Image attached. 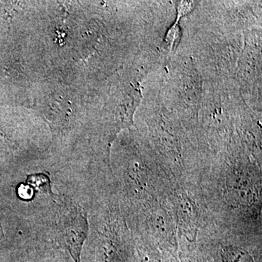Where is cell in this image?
I'll use <instances>...</instances> for the list:
<instances>
[{
  "mask_svg": "<svg viewBox=\"0 0 262 262\" xmlns=\"http://www.w3.org/2000/svg\"><path fill=\"white\" fill-rule=\"evenodd\" d=\"M60 232L75 262H81V252L89 234V223L83 211L75 206L66 211L60 222Z\"/></svg>",
  "mask_w": 262,
  "mask_h": 262,
  "instance_id": "obj_1",
  "label": "cell"
},
{
  "mask_svg": "<svg viewBox=\"0 0 262 262\" xmlns=\"http://www.w3.org/2000/svg\"><path fill=\"white\" fill-rule=\"evenodd\" d=\"M221 257L224 262H254L246 250L234 246H224L221 249Z\"/></svg>",
  "mask_w": 262,
  "mask_h": 262,
  "instance_id": "obj_2",
  "label": "cell"
},
{
  "mask_svg": "<svg viewBox=\"0 0 262 262\" xmlns=\"http://www.w3.org/2000/svg\"><path fill=\"white\" fill-rule=\"evenodd\" d=\"M27 184L39 188L41 191L52 194L50 187V179L48 176L42 173L32 174L27 177Z\"/></svg>",
  "mask_w": 262,
  "mask_h": 262,
  "instance_id": "obj_3",
  "label": "cell"
},
{
  "mask_svg": "<svg viewBox=\"0 0 262 262\" xmlns=\"http://www.w3.org/2000/svg\"><path fill=\"white\" fill-rule=\"evenodd\" d=\"M3 236H4V234H3V227L0 224V239H3Z\"/></svg>",
  "mask_w": 262,
  "mask_h": 262,
  "instance_id": "obj_4",
  "label": "cell"
}]
</instances>
